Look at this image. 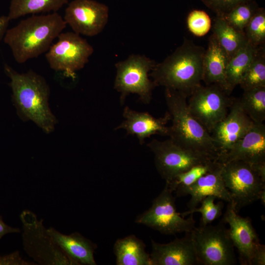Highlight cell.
<instances>
[{
	"label": "cell",
	"instance_id": "7a4b0ae2",
	"mask_svg": "<svg viewBox=\"0 0 265 265\" xmlns=\"http://www.w3.org/2000/svg\"><path fill=\"white\" fill-rule=\"evenodd\" d=\"M66 26L57 12L32 15L7 29L3 41L15 61L23 63L46 53Z\"/></svg>",
	"mask_w": 265,
	"mask_h": 265
},
{
	"label": "cell",
	"instance_id": "cb8c5ba5",
	"mask_svg": "<svg viewBox=\"0 0 265 265\" xmlns=\"http://www.w3.org/2000/svg\"><path fill=\"white\" fill-rule=\"evenodd\" d=\"M68 0H11L7 16L12 20L28 14L56 12Z\"/></svg>",
	"mask_w": 265,
	"mask_h": 265
},
{
	"label": "cell",
	"instance_id": "2e32d148",
	"mask_svg": "<svg viewBox=\"0 0 265 265\" xmlns=\"http://www.w3.org/2000/svg\"><path fill=\"white\" fill-rule=\"evenodd\" d=\"M240 160L251 165H265V125L254 123L250 130L219 158L221 162Z\"/></svg>",
	"mask_w": 265,
	"mask_h": 265
},
{
	"label": "cell",
	"instance_id": "603a6c76",
	"mask_svg": "<svg viewBox=\"0 0 265 265\" xmlns=\"http://www.w3.org/2000/svg\"><path fill=\"white\" fill-rule=\"evenodd\" d=\"M212 27V33L229 59L248 43L244 32L236 29L222 16H216Z\"/></svg>",
	"mask_w": 265,
	"mask_h": 265
},
{
	"label": "cell",
	"instance_id": "1f68e13d",
	"mask_svg": "<svg viewBox=\"0 0 265 265\" xmlns=\"http://www.w3.org/2000/svg\"><path fill=\"white\" fill-rule=\"evenodd\" d=\"M186 24L189 31L198 37L207 34L212 26L209 15L203 10L197 9L192 10L188 14Z\"/></svg>",
	"mask_w": 265,
	"mask_h": 265
},
{
	"label": "cell",
	"instance_id": "8fae6325",
	"mask_svg": "<svg viewBox=\"0 0 265 265\" xmlns=\"http://www.w3.org/2000/svg\"><path fill=\"white\" fill-rule=\"evenodd\" d=\"M147 146L154 155L157 171L166 182L195 165L219 160L185 148L170 138L154 139Z\"/></svg>",
	"mask_w": 265,
	"mask_h": 265
},
{
	"label": "cell",
	"instance_id": "d6a6232c",
	"mask_svg": "<svg viewBox=\"0 0 265 265\" xmlns=\"http://www.w3.org/2000/svg\"><path fill=\"white\" fill-rule=\"evenodd\" d=\"M216 14L222 16L236 6L256 0H200Z\"/></svg>",
	"mask_w": 265,
	"mask_h": 265
},
{
	"label": "cell",
	"instance_id": "d4e9b609",
	"mask_svg": "<svg viewBox=\"0 0 265 265\" xmlns=\"http://www.w3.org/2000/svg\"><path fill=\"white\" fill-rule=\"evenodd\" d=\"M258 47L248 42L229 59L226 69V81L230 92L239 84Z\"/></svg>",
	"mask_w": 265,
	"mask_h": 265
},
{
	"label": "cell",
	"instance_id": "d6986e66",
	"mask_svg": "<svg viewBox=\"0 0 265 265\" xmlns=\"http://www.w3.org/2000/svg\"><path fill=\"white\" fill-rule=\"evenodd\" d=\"M152 265H193L198 264L190 233L168 243L151 240Z\"/></svg>",
	"mask_w": 265,
	"mask_h": 265
},
{
	"label": "cell",
	"instance_id": "ffe728a7",
	"mask_svg": "<svg viewBox=\"0 0 265 265\" xmlns=\"http://www.w3.org/2000/svg\"><path fill=\"white\" fill-rule=\"evenodd\" d=\"M229 58L212 33L209 38L203 60L202 81L206 85L216 84L228 94L231 92L226 81V69Z\"/></svg>",
	"mask_w": 265,
	"mask_h": 265
},
{
	"label": "cell",
	"instance_id": "6da1fadb",
	"mask_svg": "<svg viewBox=\"0 0 265 265\" xmlns=\"http://www.w3.org/2000/svg\"><path fill=\"white\" fill-rule=\"evenodd\" d=\"M4 71L19 118L32 121L46 134L53 132L58 121L50 107V88L46 79L32 70L19 73L7 64Z\"/></svg>",
	"mask_w": 265,
	"mask_h": 265
},
{
	"label": "cell",
	"instance_id": "ac0fdd59",
	"mask_svg": "<svg viewBox=\"0 0 265 265\" xmlns=\"http://www.w3.org/2000/svg\"><path fill=\"white\" fill-rule=\"evenodd\" d=\"M123 116L124 120L115 130L123 129L128 134L135 135L141 145L152 135H168L169 127L166 124L170 120L168 112L163 117L157 118L149 112L135 111L126 106Z\"/></svg>",
	"mask_w": 265,
	"mask_h": 265
},
{
	"label": "cell",
	"instance_id": "484cf974",
	"mask_svg": "<svg viewBox=\"0 0 265 265\" xmlns=\"http://www.w3.org/2000/svg\"><path fill=\"white\" fill-rule=\"evenodd\" d=\"M239 85L243 91L265 87V45L258 48L256 53L243 75Z\"/></svg>",
	"mask_w": 265,
	"mask_h": 265
},
{
	"label": "cell",
	"instance_id": "9a60e30c",
	"mask_svg": "<svg viewBox=\"0 0 265 265\" xmlns=\"http://www.w3.org/2000/svg\"><path fill=\"white\" fill-rule=\"evenodd\" d=\"M253 124L243 110L239 99L232 101L229 112L211 133L219 149L220 157L239 140Z\"/></svg>",
	"mask_w": 265,
	"mask_h": 265
},
{
	"label": "cell",
	"instance_id": "e0dca14e",
	"mask_svg": "<svg viewBox=\"0 0 265 265\" xmlns=\"http://www.w3.org/2000/svg\"><path fill=\"white\" fill-rule=\"evenodd\" d=\"M221 162L212 170L200 178L191 185L174 191L176 196L190 195L187 203L189 210L197 207L201 201L209 196H213L222 201H232L231 195L225 186L222 176Z\"/></svg>",
	"mask_w": 265,
	"mask_h": 265
},
{
	"label": "cell",
	"instance_id": "52a82bcc",
	"mask_svg": "<svg viewBox=\"0 0 265 265\" xmlns=\"http://www.w3.org/2000/svg\"><path fill=\"white\" fill-rule=\"evenodd\" d=\"M225 223L195 227L190 236L198 264L233 265L236 264L234 246Z\"/></svg>",
	"mask_w": 265,
	"mask_h": 265
},
{
	"label": "cell",
	"instance_id": "9c48e42d",
	"mask_svg": "<svg viewBox=\"0 0 265 265\" xmlns=\"http://www.w3.org/2000/svg\"><path fill=\"white\" fill-rule=\"evenodd\" d=\"M135 222L165 235L190 233L195 227L193 214L185 219L177 211L175 198L166 184L151 207L137 216Z\"/></svg>",
	"mask_w": 265,
	"mask_h": 265
},
{
	"label": "cell",
	"instance_id": "3957f363",
	"mask_svg": "<svg viewBox=\"0 0 265 265\" xmlns=\"http://www.w3.org/2000/svg\"><path fill=\"white\" fill-rule=\"evenodd\" d=\"M206 49L184 38L183 44L149 74L156 86L177 91L187 98L201 85Z\"/></svg>",
	"mask_w": 265,
	"mask_h": 265
},
{
	"label": "cell",
	"instance_id": "5b68a950",
	"mask_svg": "<svg viewBox=\"0 0 265 265\" xmlns=\"http://www.w3.org/2000/svg\"><path fill=\"white\" fill-rule=\"evenodd\" d=\"M222 176L237 211L260 199L265 191V165L240 160L222 162Z\"/></svg>",
	"mask_w": 265,
	"mask_h": 265
},
{
	"label": "cell",
	"instance_id": "f1b7e54d",
	"mask_svg": "<svg viewBox=\"0 0 265 265\" xmlns=\"http://www.w3.org/2000/svg\"><path fill=\"white\" fill-rule=\"evenodd\" d=\"M259 7L256 0L242 3L236 6L222 17L236 29L244 31Z\"/></svg>",
	"mask_w": 265,
	"mask_h": 265
},
{
	"label": "cell",
	"instance_id": "277c9868",
	"mask_svg": "<svg viewBox=\"0 0 265 265\" xmlns=\"http://www.w3.org/2000/svg\"><path fill=\"white\" fill-rule=\"evenodd\" d=\"M164 95L172 121L168 127L169 138L185 148L219 159L220 153L216 142L190 113L187 97L168 88H165Z\"/></svg>",
	"mask_w": 265,
	"mask_h": 265
},
{
	"label": "cell",
	"instance_id": "7402d4cb",
	"mask_svg": "<svg viewBox=\"0 0 265 265\" xmlns=\"http://www.w3.org/2000/svg\"><path fill=\"white\" fill-rule=\"evenodd\" d=\"M113 250L117 265H152L145 244L134 235L118 239Z\"/></svg>",
	"mask_w": 265,
	"mask_h": 265
},
{
	"label": "cell",
	"instance_id": "4fadbf2b",
	"mask_svg": "<svg viewBox=\"0 0 265 265\" xmlns=\"http://www.w3.org/2000/svg\"><path fill=\"white\" fill-rule=\"evenodd\" d=\"M108 12L106 4L94 0H73L66 8L63 18L73 32L92 37L104 29Z\"/></svg>",
	"mask_w": 265,
	"mask_h": 265
},
{
	"label": "cell",
	"instance_id": "7c38bea8",
	"mask_svg": "<svg viewBox=\"0 0 265 265\" xmlns=\"http://www.w3.org/2000/svg\"><path fill=\"white\" fill-rule=\"evenodd\" d=\"M228 95L217 85L201 84L189 97L187 106L190 113L210 133L228 112L232 102Z\"/></svg>",
	"mask_w": 265,
	"mask_h": 265
},
{
	"label": "cell",
	"instance_id": "ba28073f",
	"mask_svg": "<svg viewBox=\"0 0 265 265\" xmlns=\"http://www.w3.org/2000/svg\"><path fill=\"white\" fill-rule=\"evenodd\" d=\"M156 64L154 60L139 54H132L115 64L114 88L120 93L122 104L130 94H137L143 104L150 102L156 86L149 79V74Z\"/></svg>",
	"mask_w": 265,
	"mask_h": 265
},
{
	"label": "cell",
	"instance_id": "4316f807",
	"mask_svg": "<svg viewBox=\"0 0 265 265\" xmlns=\"http://www.w3.org/2000/svg\"><path fill=\"white\" fill-rule=\"evenodd\" d=\"M239 101L243 110L254 123H263L265 120V87L243 91Z\"/></svg>",
	"mask_w": 265,
	"mask_h": 265
},
{
	"label": "cell",
	"instance_id": "83f0119b",
	"mask_svg": "<svg viewBox=\"0 0 265 265\" xmlns=\"http://www.w3.org/2000/svg\"><path fill=\"white\" fill-rule=\"evenodd\" d=\"M219 160L195 165L188 170L176 176L166 184L174 192L177 189L188 186L197 181L202 176L213 169L220 162Z\"/></svg>",
	"mask_w": 265,
	"mask_h": 265
},
{
	"label": "cell",
	"instance_id": "30bf717a",
	"mask_svg": "<svg viewBox=\"0 0 265 265\" xmlns=\"http://www.w3.org/2000/svg\"><path fill=\"white\" fill-rule=\"evenodd\" d=\"M57 38L46 52V59L52 69L73 78L88 63L93 48L74 32H61Z\"/></svg>",
	"mask_w": 265,
	"mask_h": 265
},
{
	"label": "cell",
	"instance_id": "836d02e7",
	"mask_svg": "<svg viewBox=\"0 0 265 265\" xmlns=\"http://www.w3.org/2000/svg\"><path fill=\"white\" fill-rule=\"evenodd\" d=\"M37 265L27 262L21 257L18 251L10 254L0 256V265Z\"/></svg>",
	"mask_w": 265,
	"mask_h": 265
},
{
	"label": "cell",
	"instance_id": "d590c367",
	"mask_svg": "<svg viewBox=\"0 0 265 265\" xmlns=\"http://www.w3.org/2000/svg\"><path fill=\"white\" fill-rule=\"evenodd\" d=\"M10 21L7 15L0 16V41L4 38Z\"/></svg>",
	"mask_w": 265,
	"mask_h": 265
},
{
	"label": "cell",
	"instance_id": "f546056e",
	"mask_svg": "<svg viewBox=\"0 0 265 265\" xmlns=\"http://www.w3.org/2000/svg\"><path fill=\"white\" fill-rule=\"evenodd\" d=\"M216 198L213 196H209L204 198L200 202L201 206L199 208H195L191 210L181 213L183 217L195 212L201 214L200 226H205L210 224L216 219L219 218L222 214L224 207L222 201L214 203Z\"/></svg>",
	"mask_w": 265,
	"mask_h": 265
},
{
	"label": "cell",
	"instance_id": "4dcf8cb0",
	"mask_svg": "<svg viewBox=\"0 0 265 265\" xmlns=\"http://www.w3.org/2000/svg\"><path fill=\"white\" fill-rule=\"evenodd\" d=\"M248 42L255 47L265 45V9L259 7L244 30Z\"/></svg>",
	"mask_w": 265,
	"mask_h": 265
},
{
	"label": "cell",
	"instance_id": "44dd1931",
	"mask_svg": "<svg viewBox=\"0 0 265 265\" xmlns=\"http://www.w3.org/2000/svg\"><path fill=\"white\" fill-rule=\"evenodd\" d=\"M49 234L62 250L77 265H96L94 253L97 245L90 239L78 232L63 234L50 227Z\"/></svg>",
	"mask_w": 265,
	"mask_h": 265
},
{
	"label": "cell",
	"instance_id": "8992f818",
	"mask_svg": "<svg viewBox=\"0 0 265 265\" xmlns=\"http://www.w3.org/2000/svg\"><path fill=\"white\" fill-rule=\"evenodd\" d=\"M20 218L23 225L22 239L26 254L42 265H76L57 245L43 225L31 211H23Z\"/></svg>",
	"mask_w": 265,
	"mask_h": 265
},
{
	"label": "cell",
	"instance_id": "5bb4252c",
	"mask_svg": "<svg viewBox=\"0 0 265 265\" xmlns=\"http://www.w3.org/2000/svg\"><path fill=\"white\" fill-rule=\"evenodd\" d=\"M222 220L229 225V236L238 249L240 264L252 265L255 254L264 245L260 243L251 219L238 215L232 201L228 202Z\"/></svg>",
	"mask_w": 265,
	"mask_h": 265
},
{
	"label": "cell",
	"instance_id": "e575fe53",
	"mask_svg": "<svg viewBox=\"0 0 265 265\" xmlns=\"http://www.w3.org/2000/svg\"><path fill=\"white\" fill-rule=\"evenodd\" d=\"M20 232L21 230L18 228H13L5 224L3 221L2 216L0 215V239L6 234Z\"/></svg>",
	"mask_w": 265,
	"mask_h": 265
}]
</instances>
